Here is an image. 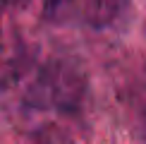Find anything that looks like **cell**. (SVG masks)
I'll use <instances>...</instances> for the list:
<instances>
[{"label": "cell", "mask_w": 146, "mask_h": 144, "mask_svg": "<svg viewBox=\"0 0 146 144\" xmlns=\"http://www.w3.org/2000/svg\"><path fill=\"white\" fill-rule=\"evenodd\" d=\"M125 0H91V17H94L96 24L110 22L115 15L120 12Z\"/></svg>", "instance_id": "1"}]
</instances>
